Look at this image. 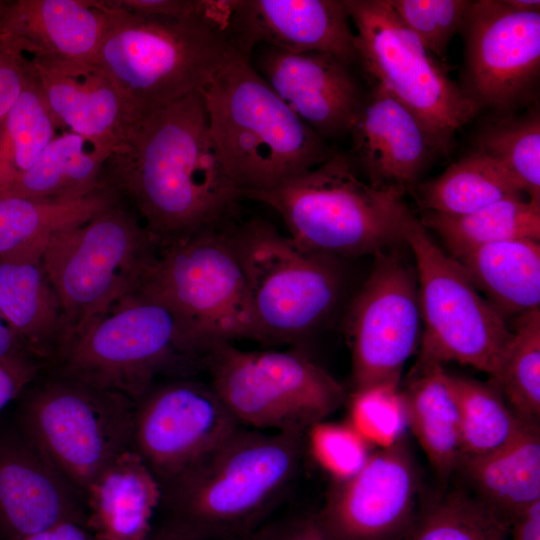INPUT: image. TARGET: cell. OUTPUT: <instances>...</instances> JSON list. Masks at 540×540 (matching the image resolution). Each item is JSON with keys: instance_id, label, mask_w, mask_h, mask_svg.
Listing matches in <instances>:
<instances>
[{"instance_id": "obj_38", "label": "cell", "mask_w": 540, "mask_h": 540, "mask_svg": "<svg viewBox=\"0 0 540 540\" xmlns=\"http://www.w3.org/2000/svg\"><path fill=\"white\" fill-rule=\"evenodd\" d=\"M424 48L445 65L451 39L461 31L470 0H388ZM446 66V65H445Z\"/></svg>"}, {"instance_id": "obj_32", "label": "cell", "mask_w": 540, "mask_h": 540, "mask_svg": "<svg viewBox=\"0 0 540 540\" xmlns=\"http://www.w3.org/2000/svg\"><path fill=\"white\" fill-rule=\"evenodd\" d=\"M456 258L477 247L509 240H540V204L507 199L464 215L424 211L419 218Z\"/></svg>"}, {"instance_id": "obj_4", "label": "cell", "mask_w": 540, "mask_h": 540, "mask_svg": "<svg viewBox=\"0 0 540 540\" xmlns=\"http://www.w3.org/2000/svg\"><path fill=\"white\" fill-rule=\"evenodd\" d=\"M106 23L97 62L118 88L130 124L201 91L231 44L215 20L169 19L98 0Z\"/></svg>"}, {"instance_id": "obj_37", "label": "cell", "mask_w": 540, "mask_h": 540, "mask_svg": "<svg viewBox=\"0 0 540 540\" xmlns=\"http://www.w3.org/2000/svg\"><path fill=\"white\" fill-rule=\"evenodd\" d=\"M492 382L519 417L539 422L540 309L516 318L510 349Z\"/></svg>"}, {"instance_id": "obj_44", "label": "cell", "mask_w": 540, "mask_h": 540, "mask_svg": "<svg viewBox=\"0 0 540 540\" xmlns=\"http://www.w3.org/2000/svg\"><path fill=\"white\" fill-rule=\"evenodd\" d=\"M19 540H97L85 523L61 521Z\"/></svg>"}, {"instance_id": "obj_47", "label": "cell", "mask_w": 540, "mask_h": 540, "mask_svg": "<svg viewBox=\"0 0 540 540\" xmlns=\"http://www.w3.org/2000/svg\"><path fill=\"white\" fill-rule=\"evenodd\" d=\"M147 540H210V539L185 537V536H180V535L168 533V532L153 528Z\"/></svg>"}, {"instance_id": "obj_48", "label": "cell", "mask_w": 540, "mask_h": 540, "mask_svg": "<svg viewBox=\"0 0 540 540\" xmlns=\"http://www.w3.org/2000/svg\"><path fill=\"white\" fill-rule=\"evenodd\" d=\"M511 7L522 11H540L538 0H505Z\"/></svg>"}, {"instance_id": "obj_17", "label": "cell", "mask_w": 540, "mask_h": 540, "mask_svg": "<svg viewBox=\"0 0 540 540\" xmlns=\"http://www.w3.org/2000/svg\"><path fill=\"white\" fill-rule=\"evenodd\" d=\"M419 477L406 437L334 481L316 520L329 540H401L417 511Z\"/></svg>"}, {"instance_id": "obj_30", "label": "cell", "mask_w": 540, "mask_h": 540, "mask_svg": "<svg viewBox=\"0 0 540 540\" xmlns=\"http://www.w3.org/2000/svg\"><path fill=\"white\" fill-rule=\"evenodd\" d=\"M412 194L422 212L450 215L472 213L502 200L524 199L520 185L506 168L474 149L433 180L419 183Z\"/></svg>"}, {"instance_id": "obj_22", "label": "cell", "mask_w": 540, "mask_h": 540, "mask_svg": "<svg viewBox=\"0 0 540 540\" xmlns=\"http://www.w3.org/2000/svg\"><path fill=\"white\" fill-rule=\"evenodd\" d=\"M105 23L98 0H0V43L27 60L97 61Z\"/></svg>"}, {"instance_id": "obj_2", "label": "cell", "mask_w": 540, "mask_h": 540, "mask_svg": "<svg viewBox=\"0 0 540 540\" xmlns=\"http://www.w3.org/2000/svg\"><path fill=\"white\" fill-rule=\"evenodd\" d=\"M305 447L306 433L268 434L239 426L162 485L160 521L153 528L192 538L245 540L286 497Z\"/></svg>"}, {"instance_id": "obj_16", "label": "cell", "mask_w": 540, "mask_h": 540, "mask_svg": "<svg viewBox=\"0 0 540 540\" xmlns=\"http://www.w3.org/2000/svg\"><path fill=\"white\" fill-rule=\"evenodd\" d=\"M239 426L209 383L174 378L135 403L130 449L162 487Z\"/></svg>"}, {"instance_id": "obj_29", "label": "cell", "mask_w": 540, "mask_h": 540, "mask_svg": "<svg viewBox=\"0 0 540 540\" xmlns=\"http://www.w3.org/2000/svg\"><path fill=\"white\" fill-rule=\"evenodd\" d=\"M112 150L108 145L63 131L3 196L53 200L88 196L105 184V165Z\"/></svg>"}, {"instance_id": "obj_28", "label": "cell", "mask_w": 540, "mask_h": 540, "mask_svg": "<svg viewBox=\"0 0 540 540\" xmlns=\"http://www.w3.org/2000/svg\"><path fill=\"white\" fill-rule=\"evenodd\" d=\"M480 294L504 317L540 309V243L509 240L454 258Z\"/></svg>"}, {"instance_id": "obj_11", "label": "cell", "mask_w": 540, "mask_h": 540, "mask_svg": "<svg viewBox=\"0 0 540 540\" xmlns=\"http://www.w3.org/2000/svg\"><path fill=\"white\" fill-rule=\"evenodd\" d=\"M229 231L263 344L294 343L332 316L343 293L337 258L304 250L261 219Z\"/></svg>"}, {"instance_id": "obj_24", "label": "cell", "mask_w": 540, "mask_h": 540, "mask_svg": "<svg viewBox=\"0 0 540 540\" xmlns=\"http://www.w3.org/2000/svg\"><path fill=\"white\" fill-rule=\"evenodd\" d=\"M45 245L0 256V309L43 367L56 359L68 339L60 299L42 262Z\"/></svg>"}, {"instance_id": "obj_26", "label": "cell", "mask_w": 540, "mask_h": 540, "mask_svg": "<svg viewBox=\"0 0 540 540\" xmlns=\"http://www.w3.org/2000/svg\"><path fill=\"white\" fill-rule=\"evenodd\" d=\"M539 422L527 421L507 443L460 462L476 497L504 523L540 500Z\"/></svg>"}, {"instance_id": "obj_36", "label": "cell", "mask_w": 540, "mask_h": 540, "mask_svg": "<svg viewBox=\"0 0 540 540\" xmlns=\"http://www.w3.org/2000/svg\"><path fill=\"white\" fill-rule=\"evenodd\" d=\"M474 150L501 163L529 201L540 204V116L537 109L503 115L485 124L474 138Z\"/></svg>"}, {"instance_id": "obj_23", "label": "cell", "mask_w": 540, "mask_h": 540, "mask_svg": "<svg viewBox=\"0 0 540 540\" xmlns=\"http://www.w3.org/2000/svg\"><path fill=\"white\" fill-rule=\"evenodd\" d=\"M28 62L59 127L114 149L130 122L118 88L99 63L68 59Z\"/></svg>"}, {"instance_id": "obj_5", "label": "cell", "mask_w": 540, "mask_h": 540, "mask_svg": "<svg viewBox=\"0 0 540 540\" xmlns=\"http://www.w3.org/2000/svg\"><path fill=\"white\" fill-rule=\"evenodd\" d=\"M242 198L271 207L289 237L309 252L334 258L375 256L406 245L403 198L361 180L339 152L321 164Z\"/></svg>"}, {"instance_id": "obj_33", "label": "cell", "mask_w": 540, "mask_h": 540, "mask_svg": "<svg viewBox=\"0 0 540 540\" xmlns=\"http://www.w3.org/2000/svg\"><path fill=\"white\" fill-rule=\"evenodd\" d=\"M448 379L458 409L460 462L498 449L527 422L513 411L494 382L450 373Z\"/></svg>"}, {"instance_id": "obj_34", "label": "cell", "mask_w": 540, "mask_h": 540, "mask_svg": "<svg viewBox=\"0 0 540 540\" xmlns=\"http://www.w3.org/2000/svg\"><path fill=\"white\" fill-rule=\"evenodd\" d=\"M59 129L31 71L0 125V197L33 166Z\"/></svg>"}, {"instance_id": "obj_20", "label": "cell", "mask_w": 540, "mask_h": 540, "mask_svg": "<svg viewBox=\"0 0 540 540\" xmlns=\"http://www.w3.org/2000/svg\"><path fill=\"white\" fill-rule=\"evenodd\" d=\"M258 48L254 68L300 120L324 140L349 134L363 99L348 64L321 52Z\"/></svg>"}, {"instance_id": "obj_18", "label": "cell", "mask_w": 540, "mask_h": 540, "mask_svg": "<svg viewBox=\"0 0 540 540\" xmlns=\"http://www.w3.org/2000/svg\"><path fill=\"white\" fill-rule=\"evenodd\" d=\"M226 34L248 57L272 46L330 54L349 66L358 60L343 0H233Z\"/></svg>"}, {"instance_id": "obj_15", "label": "cell", "mask_w": 540, "mask_h": 540, "mask_svg": "<svg viewBox=\"0 0 540 540\" xmlns=\"http://www.w3.org/2000/svg\"><path fill=\"white\" fill-rule=\"evenodd\" d=\"M460 32L464 92L501 116L526 104L540 72V11L517 10L505 0L472 1Z\"/></svg>"}, {"instance_id": "obj_12", "label": "cell", "mask_w": 540, "mask_h": 540, "mask_svg": "<svg viewBox=\"0 0 540 540\" xmlns=\"http://www.w3.org/2000/svg\"><path fill=\"white\" fill-rule=\"evenodd\" d=\"M403 233L418 280L423 324L418 357L442 365H467L495 380L510 349L513 330L410 209Z\"/></svg>"}, {"instance_id": "obj_46", "label": "cell", "mask_w": 540, "mask_h": 540, "mask_svg": "<svg viewBox=\"0 0 540 540\" xmlns=\"http://www.w3.org/2000/svg\"><path fill=\"white\" fill-rule=\"evenodd\" d=\"M21 355L31 354L8 324L0 309V361Z\"/></svg>"}, {"instance_id": "obj_10", "label": "cell", "mask_w": 540, "mask_h": 540, "mask_svg": "<svg viewBox=\"0 0 540 540\" xmlns=\"http://www.w3.org/2000/svg\"><path fill=\"white\" fill-rule=\"evenodd\" d=\"M155 250L121 200L49 238L42 262L62 305L66 344L137 289Z\"/></svg>"}, {"instance_id": "obj_1", "label": "cell", "mask_w": 540, "mask_h": 540, "mask_svg": "<svg viewBox=\"0 0 540 540\" xmlns=\"http://www.w3.org/2000/svg\"><path fill=\"white\" fill-rule=\"evenodd\" d=\"M103 179L156 246L230 227L242 199L211 137L201 91L131 123Z\"/></svg>"}, {"instance_id": "obj_7", "label": "cell", "mask_w": 540, "mask_h": 540, "mask_svg": "<svg viewBox=\"0 0 540 540\" xmlns=\"http://www.w3.org/2000/svg\"><path fill=\"white\" fill-rule=\"evenodd\" d=\"M202 367L174 313L135 290L74 336L46 369L135 403L161 375Z\"/></svg>"}, {"instance_id": "obj_43", "label": "cell", "mask_w": 540, "mask_h": 540, "mask_svg": "<svg viewBox=\"0 0 540 540\" xmlns=\"http://www.w3.org/2000/svg\"><path fill=\"white\" fill-rule=\"evenodd\" d=\"M43 365L31 355H21L0 361V411L19 397L39 375Z\"/></svg>"}, {"instance_id": "obj_45", "label": "cell", "mask_w": 540, "mask_h": 540, "mask_svg": "<svg viewBox=\"0 0 540 540\" xmlns=\"http://www.w3.org/2000/svg\"><path fill=\"white\" fill-rule=\"evenodd\" d=\"M511 540H540V500L520 512L509 526Z\"/></svg>"}, {"instance_id": "obj_41", "label": "cell", "mask_w": 540, "mask_h": 540, "mask_svg": "<svg viewBox=\"0 0 540 540\" xmlns=\"http://www.w3.org/2000/svg\"><path fill=\"white\" fill-rule=\"evenodd\" d=\"M245 540H329L315 512H291L270 518Z\"/></svg>"}, {"instance_id": "obj_3", "label": "cell", "mask_w": 540, "mask_h": 540, "mask_svg": "<svg viewBox=\"0 0 540 540\" xmlns=\"http://www.w3.org/2000/svg\"><path fill=\"white\" fill-rule=\"evenodd\" d=\"M201 93L211 137L241 196L270 189L333 153L276 95L251 58L232 46Z\"/></svg>"}, {"instance_id": "obj_21", "label": "cell", "mask_w": 540, "mask_h": 540, "mask_svg": "<svg viewBox=\"0 0 540 540\" xmlns=\"http://www.w3.org/2000/svg\"><path fill=\"white\" fill-rule=\"evenodd\" d=\"M349 134L351 164L372 187L402 198L413 192L436 153L419 120L379 83L363 99Z\"/></svg>"}, {"instance_id": "obj_27", "label": "cell", "mask_w": 540, "mask_h": 540, "mask_svg": "<svg viewBox=\"0 0 540 540\" xmlns=\"http://www.w3.org/2000/svg\"><path fill=\"white\" fill-rule=\"evenodd\" d=\"M401 397L411 430L435 472L446 480L460 465L457 403L443 365L418 357Z\"/></svg>"}, {"instance_id": "obj_6", "label": "cell", "mask_w": 540, "mask_h": 540, "mask_svg": "<svg viewBox=\"0 0 540 540\" xmlns=\"http://www.w3.org/2000/svg\"><path fill=\"white\" fill-rule=\"evenodd\" d=\"M230 227L156 246L137 287L174 313L201 360L214 344L262 343Z\"/></svg>"}, {"instance_id": "obj_35", "label": "cell", "mask_w": 540, "mask_h": 540, "mask_svg": "<svg viewBox=\"0 0 540 540\" xmlns=\"http://www.w3.org/2000/svg\"><path fill=\"white\" fill-rule=\"evenodd\" d=\"M504 523L476 496L452 491L417 508L401 540H508Z\"/></svg>"}, {"instance_id": "obj_14", "label": "cell", "mask_w": 540, "mask_h": 540, "mask_svg": "<svg viewBox=\"0 0 540 540\" xmlns=\"http://www.w3.org/2000/svg\"><path fill=\"white\" fill-rule=\"evenodd\" d=\"M401 249L373 256L372 271L349 306L345 332L351 353L350 393L400 386L405 363L420 344L417 273Z\"/></svg>"}, {"instance_id": "obj_9", "label": "cell", "mask_w": 540, "mask_h": 540, "mask_svg": "<svg viewBox=\"0 0 540 540\" xmlns=\"http://www.w3.org/2000/svg\"><path fill=\"white\" fill-rule=\"evenodd\" d=\"M202 367L236 421L260 431L306 433L349 397L345 387L302 350L246 351L218 343L207 350Z\"/></svg>"}, {"instance_id": "obj_39", "label": "cell", "mask_w": 540, "mask_h": 540, "mask_svg": "<svg viewBox=\"0 0 540 540\" xmlns=\"http://www.w3.org/2000/svg\"><path fill=\"white\" fill-rule=\"evenodd\" d=\"M400 386L380 385L349 393V423L372 445L389 446L408 428Z\"/></svg>"}, {"instance_id": "obj_13", "label": "cell", "mask_w": 540, "mask_h": 540, "mask_svg": "<svg viewBox=\"0 0 540 540\" xmlns=\"http://www.w3.org/2000/svg\"><path fill=\"white\" fill-rule=\"evenodd\" d=\"M364 70L419 120L437 154L480 109L403 23L388 0H343Z\"/></svg>"}, {"instance_id": "obj_42", "label": "cell", "mask_w": 540, "mask_h": 540, "mask_svg": "<svg viewBox=\"0 0 540 540\" xmlns=\"http://www.w3.org/2000/svg\"><path fill=\"white\" fill-rule=\"evenodd\" d=\"M30 77L28 60L0 43V125Z\"/></svg>"}, {"instance_id": "obj_31", "label": "cell", "mask_w": 540, "mask_h": 540, "mask_svg": "<svg viewBox=\"0 0 540 540\" xmlns=\"http://www.w3.org/2000/svg\"><path fill=\"white\" fill-rule=\"evenodd\" d=\"M120 201L104 184L92 194L73 200L0 197V256L45 245L50 237L81 225Z\"/></svg>"}, {"instance_id": "obj_40", "label": "cell", "mask_w": 540, "mask_h": 540, "mask_svg": "<svg viewBox=\"0 0 540 540\" xmlns=\"http://www.w3.org/2000/svg\"><path fill=\"white\" fill-rule=\"evenodd\" d=\"M309 447L317 462L335 481L355 474L370 454V444L349 422H319L310 427Z\"/></svg>"}, {"instance_id": "obj_19", "label": "cell", "mask_w": 540, "mask_h": 540, "mask_svg": "<svg viewBox=\"0 0 540 540\" xmlns=\"http://www.w3.org/2000/svg\"><path fill=\"white\" fill-rule=\"evenodd\" d=\"M86 524L85 497L18 426L0 431V535L19 540L61 521Z\"/></svg>"}, {"instance_id": "obj_25", "label": "cell", "mask_w": 540, "mask_h": 540, "mask_svg": "<svg viewBox=\"0 0 540 540\" xmlns=\"http://www.w3.org/2000/svg\"><path fill=\"white\" fill-rule=\"evenodd\" d=\"M161 497V484L129 448L88 486L86 527L97 540H147Z\"/></svg>"}, {"instance_id": "obj_8", "label": "cell", "mask_w": 540, "mask_h": 540, "mask_svg": "<svg viewBox=\"0 0 540 540\" xmlns=\"http://www.w3.org/2000/svg\"><path fill=\"white\" fill-rule=\"evenodd\" d=\"M20 396L18 426L84 497L130 448L135 402L121 393L43 368Z\"/></svg>"}]
</instances>
